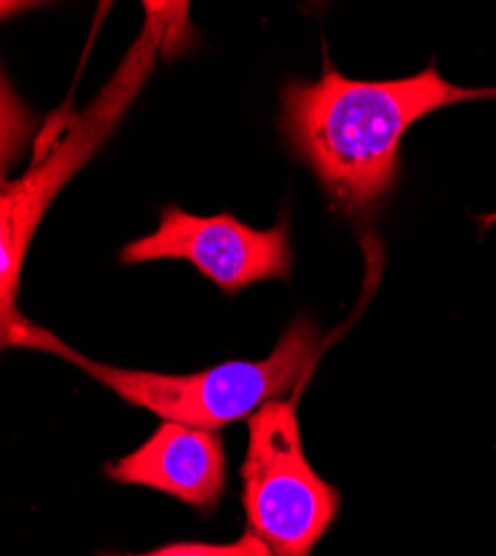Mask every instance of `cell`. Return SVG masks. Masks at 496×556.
Segmentation results:
<instances>
[{
  "label": "cell",
  "mask_w": 496,
  "mask_h": 556,
  "mask_svg": "<svg viewBox=\"0 0 496 556\" xmlns=\"http://www.w3.org/2000/svg\"><path fill=\"white\" fill-rule=\"evenodd\" d=\"M496 89L447 83L434 65L398 80H352L336 70L283 89V131L336 205L368 214L392 188L398 148L417 121Z\"/></svg>",
  "instance_id": "obj_1"
},
{
  "label": "cell",
  "mask_w": 496,
  "mask_h": 556,
  "mask_svg": "<svg viewBox=\"0 0 496 556\" xmlns=\"http://www.w3.org/2000/svg\"><path fill=\"white\" fill-rule=\"evenodd\" d=\"M148 8V23L137 45L125 56L120 70L114 74L101 97L92 103L38 167H31L21 180L3 185L0 199V281H3V343L5 348H36L42 328L34 326L16 309V294L23 261L44 210L59 194L76 169L103 146L112 134L131 99L139 94L150 76L158 52L171 31H176V14L186 5H152Z\"/></svg>",
  "instance_id": "obj_2"
},
{
  "label": "cell",
  "mask_w": 496,
  "mask_h": 556,
  "mask_svg": "<svg viewBox=\"0 0 496 556\" xmlns=\"http://www.w3.org/2000/svg\"><path fill=\"white\" fill-rule=\"evenodd\" d=\"M319 352V328L309 316H298L267 358L230 361L192 375L120 369L85 358L65 343L59 356L78 365L123 401L150 409L165 421L218 430L241 419H252L269 401L288 396L311 372Z\"/></svg>",
  "instance_id": "obj_3"
},
{
  "label": "cell",
  "mask_w": 496,
  "mask_h": 556,
  "mask_svg": "<svg viewBox=\"0 0 496 556\" xmlns=\"http://www.w3.org/2000/svg\"><path fill=\"white\" fill-rule=\"evenodd\" d=\"M241 477L250 532L275 556H311L339 519L341 494L309 466L292 401L252 416Z\"/></svg>",
  "instance_id": "obj_4"
},
{
  "label": "cell",
  "mask_w": 496,
  "mask_h": 556,
  "mask_svg": "<svg viewBox=\"0 0 496 556\" xmlns=\"http://www.w3.org/2000/svg\"><path fill=\"white\" fill-rule=\"evenodd\" d=\"M183 258L216 283L222 292L285 278L292 267L288 223L272 229H252L232 214L194 216L180 207H165L161 225L123 248V263Z\"/></svg>",
  "instance_id": "obj_5"
},
{
  "label": "cell",
  "mask_w": 496,
  "mask_h": 556,
  "mask_svg": "<svg viewBox=\"0 0 496 556\" xmlns=\"http://www.w3.org/2000/svg\"><path fill=\"white\" fill-rule=\"evenodd\" d=\"M105 475L123 485L165 492L203 515L218 507L228 479L220 434L174 421H165L139 450L105 466Z\"/></svg>",
  "instance_id": "obj_6"
},
{
  "label": "cell",
  "mask_w": 496,
  "mask_h": 556,
  "mask_svg": "<svg viewBox=\"0 0 496 556\" xmlns=\"http://www.w3.org/2000/svg\"><path fill=\"white\" fill-rule=\"evenodd\" d=\"M97 556H275L269 547L250 530L230 543H196V541H178L161 545L150 552L127 554V552H101Z\"/></svg>",
  "instance_id": "obj_7"
}]
</instances>
